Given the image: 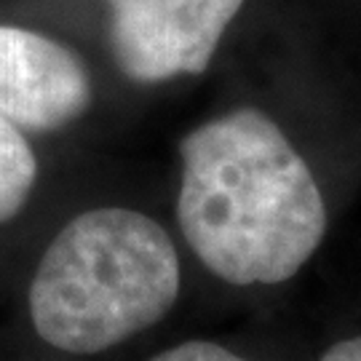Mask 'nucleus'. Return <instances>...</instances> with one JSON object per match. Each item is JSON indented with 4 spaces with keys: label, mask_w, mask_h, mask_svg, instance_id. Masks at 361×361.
Here are the masks:
<instances>
[{
    "label": "nucleus",
    "mask_w": 361,
    "mask_h": 361,
    "mask_svg": "<svg viewBox=\"0 0 361 361\" xmlns=\"http://www.w3.org/2000/svg\"><path fill=\"white\" fill-rule=\"evenodd\" d=\"M177 219L185 241L222 281H289L322 246L326 207L313 171L281 126L241 107L180 142Z\"/></svg>",
    "instance_id": "f257e3e1"
},
{
    "label": "nucleus",
    "mask_w": 361,
    "mask_h": 361,
    "mask_svg": "<svg viewBox=\"0 0 361 361\" xmlns=\"http://www.w3.org/2000/svg\"><path fill=\"white\" fill-rule=\"evenodd\" d=\"M180 295L169 233L134 209H91L56 233L30 286L32 326L67 353H99L145 332Z\"/></svg>",
    "instance_id": "f03ea898"
},
{
    "label": "nucleus",
    "mask_w": 361,
    "mask_h": 361,
    "mask_svg": "<svg viewBox=\"0 0 361 361\" xmlns=\"http://www.w3.org/2000/svg\"><path fill=\"white\" fill-rule=\"evenodd\" d=\"M110 43L123 75L161 83L201 75L246 0H107Z\"/></svg>",
    "instance_id": "7ed1b4c3"
},
{
    "label": "nucleus",
    "mask_w": 361,
    "mask_h": 361,
    "mask_svg": "<svg viewBox=\"0 0 361 361\" xmlns=\"http://www.w3.org/2000/svg\"><path fill=\"white\" fill-rule=\"evenodd\" d=\"M86 65L62 43L0 25V118L22 131H54L86 113Z\"/></svg>",
    "instance_id": "20e7f679"
},
{
    "label": "nucleus",
    "mask_w": 361,
    "mask_h": 361,
    "mask_svg": "<svg viewBox=\"0 0 361 361\" xmlns=\"http://www.w3.org/2000/svg\"><path fill=\"white\" fill-rule=\"evenodd\" d=\"M38 177V161L22 131L0 118V225L19 214Z\"/></svg>",
    "instance_id": "39448f33"
},
{
    "label": "nucleus",
    "mask_w": 361,
    "mask_h": 361,
    "mask_svg": "<svg viewBox=\"0 0 361 361\" xmlns=\"http://www.w3.org/2000/svg\"><path fill=\"white\" fill-rule=\"evenodd\" d=\"M153 361H246L241 356L231 353L222 345L207 343V340H190V343H182L177 348H169L164 353H158Z\"/></svg>",
    "instance_id": "423d86ee"
},
{
    "label": "nucleus",
    "mask_w": 361,
    "mask_h": 361,
    "mask_svg": "<svg viewBox=\"0 0 361 361\" xmlns=\"http://www.w3.org/2000/svg\"><path fill=\"white\" fill-rule=\"evenodd\" d=\"M322 361H361V337L343 340L324 353Z\"/></svg>",
    "instance_id": "0eeeda50"
}]
</instances>
